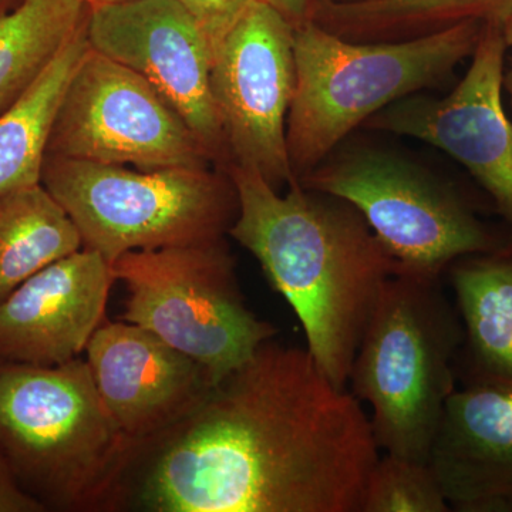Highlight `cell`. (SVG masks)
Segmentation results:
<instances>
[{
    "label": "cell",
    "mask_w": 512,
    "mask_h": 512,
    "mask_svg": "<svg viewBox=\"0 0 512 512\" xmlns=\"http://www.w3.org/2000/svg\"><path fill=\"white\" fill-rule=\"evenodd\" d=\"M379 457L355 394L308 349L271 339L134 444L111 512H359Z\"/></svg>",
    "instance_id": "cell-1"
},
{
    "label": "cell",
    "mask_w": 512,
    "mask_h": 512,
    "mask_svg": "<svg viewBox=\"0 0 512 512\" xmlns=\"http://www.w3.org/2000/svg\"><path fill=\"white\" fill-rule=\"evenodd\" d=\"M238 197L228 237L255 256L305 332L306 349L336 386L348 387L360 339L396 262L348 201L303 187L275 190L261 174L224 167Z\"/></svg>",
    "instance_id": "cell-2"
},
{
    "label": "cell",
    "mask_w": 512,
    "mask_h": 512,
    "mask_svg": "<svg viewBox=\"0 0 512 512\" xmlns=\"http://www.w3.org/2000/svg\"><path fill=\"white\" fill-rule=\"evenodd\" d=\"M133 446L83 357L59 366L0 360V454L46 512H110Z\"/></svg>",
    "instance_id": "cell-3"
},
{
    "label": "cell",
    "mask_w": 512,
    "mask_h": 512,
    "mask_svg": "<svg viewBox=\"0 0 512 512\" xmlns=\"http://www.w3.org/2000/svg\"><path fill=\"white\" fill-rule=\"evenodd\" d=\"M483 22L403 42L343 39L312 19L295 26L296 87L286 146L301 180L390 104L439 86L476 50Z\"/></svg>",
    "instance_id": "cell-4"
},
{
    "label": "cell",
    "mask_w": 512,
    "mask_h": 512,
    "mask_svg": "<svg viewBox=\"0 0 512 512\" xmlns=\"http://www.w3.org/2000/svg\"><path fill=\"white\" fill-rule=\"evenodd\" d=\"M464 330L441 278L397 272L356 350L348 383L369 407L377 447L429 463L444 407L457 389Z\"/></svg>",
    "instance_id": "cell-5"
},
{
    "label": "cell",
    "mask_w": 512,
    "mask_h": 512,
    "mask_svg": "<svg viewBox=\"0 0 512 512\" xmlns=\"http://www.w3.org/2000/svg\"><path fill=\"white\" fill-rule=\"evenodd\" d=\"M42 183L83 239L109 264L134 251L227 238L238 214L224 168L144 171L124 165L46 156Z\"/></svg>",
    "instance_id": "cell-6"
},
{
    "label": "cell",
    "mask_w": 512,
    "mask_h": 512,
    "mask_svg": "<svg viewBox=\"0 0 512 512\" xmlns=\"http://www.w3.org/2000/svg\"><path fill=\"white\" fill-rule=\"evenodd\" d=\"M111 271L127 289L120 320L156 333L204 366L214 383L278 333L249 311L227 238L128 252Z\"/></svg>",
    "instance_id": "cell-7"
},
{
    "label": "cell",
    "mask_w": 512,
    "mask_h": 512,
    "mask_svg": "<svg viewBox=\"0 0 512 512\" xmlns=\"http://www.w3.org/2000/svg\"><path fill=\"white\" fill-rule=\"evenodd\" d=\"M298 181L352 204L402 274L443 278L458 259L507 245L451 185L390 151L340 144Z\"/></svg>",
    "instance_id": "cell-8"
},
{
    "label": "cell",
    "mask_w": 512,
    "mask_h": 512,
    "mask_svg": "<svg viewBox=\"0 0 512 512\" xmlns=\"http://www.w3.org/2000/svg\"><path fill=\"white\" fill-rule=\"evenodd\" d=\"M47 156L144 171L214 165L144 77L92 47L67 84Z\"/></svg>",
    "instance_id": "cell-9"
},
{
    "label": "cell",
    "mask_w": 512,
    "mask_h": 512,
    "mask_svg": "<svg viewBox=\"0 0 512 512\" xmlns=\"http://www.w3.org/2000/svg\"><path fill=\"white\" fill-rule=\"evenodd\" d=\"M293 32L278 10L251 0L211 64L212 99L229 164L255 170L278 191L296 180L286 146L296 87Z\"/></svg>",
    "instance_id": "cell-10"
},
{
    "label": "cell",
    "mask_w": 512,
    "mask_h": 512,
    "mask_svg": "<svg viewBox=\"0 0 512 512\" xmlns=\"http://www.w3.org/2000/svg\"><path fill=\"white\" fill-rule=\"evenodd\" d=\"M86 35L101 55L140 74L181 117L215 167H227V140L211 93L212 50L177 0L87 6Z\"/></svg>",
    "instance_id": "cell-11"
},
{
    "label": "cell",
    "mask_w": 512,
    "mask_h": 512,
    "mask_svg": "<svg viewBox=\"0 0 512 512\" xmlns=\"http://www.w3.org/2000/svg\"><path fill=\"white\" fill-rule=\"evenodd\" d=\"M503 25L484 23L470 67L453 92H423L390 104L366 127L413 137L463 164L512 231V120L503 106Z\"/></svg>",
    "instance_id": "cell-12"
},
{
    "label": "cell",
    "mask_w": 512,
    "mask_h": 512,
    "mask_svg": "<svg viewBox=\"0 0 512 512\" xmlns=\"http://www.w3.org/2000/svg\"><path fill=\"white\" fill-rule=\"evenodd\" d=\"M84 353L101 400L133 444L184 419L215 384L200 363L124 320H106Z\"/></svg>",
    "instance_id": "cell-13"
},
{
    "label": "cell",
    "mask_w": 512,
    "mask_h": 512,
    "mask_svg": "<svg viewBox=\"0 0 512 512\" xmlns=\"http://www.w3.org/2000/svg\"><path fill=\"white\" fill-rule=\"evenodd\" d=\"M111 264L83 248L30 276L0 305V360L59 366L106 322Z\"/></svg>",
    "instance_id": "cell-14"
},
{
    "label": "cell",
    "mask_w": 512,
    "mask_h": 512,
    "mask_svg": "<svg viewBox=\"0 0 512 512\" xmlns=\"http://www.w3.org/2000/svg\"><path fill=\"white\" fill-rule=\"evenodd\" d=\"M429 464L451 511L512 504V387L468 383L444 407Z\"/></svg>",
    "instance_id": "cell-15"
},
{
    "label": "cell",
    "mask_w": 512,
    "mask_h": 512,
    "mask_svg": "<svg viewBox=\"0 0 512 512\" xmlns=\"http://www.w3.org/2000/svg\"><path fill=\"white\" fill-rule=\"evenodd\" d=\"M446 274L464 330L457 377L512 387V244L464 256Z\"/></svg>",
    "instance_id": "cell-16"
},
{
    "label": "cell",
    "mask_w": 512,
    "mask_h": 512,
    "mask_svg": "<svg viewBox=\"0 0 512 512\" xmlns=\"http://www.w3.org/2000/svg\"><path fill=\"white\" fill-rule=\"evenodd\" d=\"M512 0H313L309 19L352 42H403L468 20L505 25Z\"/></svg>",
    "instance_id": "cell-17"
},
{
    "label": "cell",
    "mask_w": 512,
    "mask_h": 512,
    "mask_svg": "<svg viewBox=\"0 0 512 512\" xmlns=\"http://www.w3.org/2000/svg\"><path fill=\"white\" fill-rule=\"evenodd\" d=\"M89 47L84 25L28 92L0 113V195L42 181L60 101Z\"/></svg>",
    "instance_id": "cell-18"
},
{
    "label": "cell",
    "mask_w": 512,
    "mask_h": 512,
    "mask_svg": "<svg viewBox=\"0 0 512 512\" xmlns=\"http://www.w3.org/2000/svg\"><path fill=\"white\" fill-rule=\"evenodd\" d=\"M80 249L79 229L42 183L0 195V305L30 276Z\"/></svg>",
    "instance_id": "cell-19"
},
{
    "label": "cell",
    "mask_w": 512,
    "mask_h": 512,
    "mask_svg": "<svg viewBox=\"0 0 512 512\" xmlns=\"http://www.w3.org/2000/svg\"><path fill=\"white\" fill-rule=\"evenodd\" d=\"M80 0H22L0 16V113L40 79L86 25Z\"/></svg>",
    "instance_id": "cell-20"
},
{
    "label": "cell",
    "mask_w": 512,
    "mask_h": 512,
    "mask_svg": "<svg viewBox=\"0 0 512 512\" xmlns=\"http://www.w3.org/2000/svg\"><path fill=\"white\" fill-rule=\"evenodd\" d=\"M446 495L426 461L384 453L370 470L359 512H448Z\"/></svg>",
    "instance_id": "cell-21"
},
{
    "label": "cell",
    "mask_w": 512,
    "mask_h": 512,
    "mask_svg": "<svg viewBox=\"0 0 512 512\" xmlns=\"http://www.w3.org/2000/svg\"><path fill=\"white\" fill-rule=\"evenodd\" d=\"M207 37L212 56L251 0H177Z\"/></svg>",
    "instance_id": "cell-22"
},
{
    "label": "cell",
    "mask_w": 512,
    "mask_h": 512,
    "mask_svg": "<svg viewBox=\"0 0 512 512\" xmlns=\"http://www.w3.org/2000/svg\"><path fill=\"white\" fill-rule=\"evenodd\" d=\"M0 512H46L16 483L12 471L0 454Z\"/></svg>",
    "instance_id": "cell-23"
},
{
    "label": "cell",
    "mask_w": 512,
    "mask_h": 512,
    "mask_svg": "<svg viewBox=\"0 0 512 512\" xmlns=\"http://www.w3.org/2000/svg\"><path fill=\"white\" fill-rule=\"evenodd\" d=\"M262 2L278 10L293 26L301 25L309 19L313 5V0H262Z\"/></svg>",
    "instance_id": "cell-24"
},
{
    "label": "cell",
    "mask_w": 512,
    "mask_h": 512,
    "mask_svg": "<svg viewBox=\"0 0 512 512\" xmlns=\"http://www.w3.org/2000/svg\"><path fill=\"white\" fill-rule=\"evenodd\" d=\"M503 87L505 90H507L508 96H510L512 109V55L510 59V64H508V69L504 70Z\"/></svg>",
    "instance_id": "cell-25"
},
{
    "label": "cell",
    "mask_w": 512,
    "mask_h": 512,
    "mask_svg": "<svg viewBox=\"0 0 512 512\" xmlns=\"http://www.w3.org/2000/svg\"><path fill=\"white\" fill-rule=\"evenodd\" d=\"M86 6L119 5V3L133 2V0H80Z\"/></svg>",
    "instance_id": "cell-26"
},
{
    "label": "cell",
    "mask_w": 512,
    "mask_h": 512,
    "mask_svg": "<svg viewBox=\"0 0 512 512\" xmlns=\"http://www.w3.org/2000/svg\"><path fill=\"white\" fill-rule=\"evenodd\" d=\"M20 2H22V0H0V16H3L5 13L10 12V10L15 9Z\"/></svg>",
    "instance_id": "cell-27"
},
{
    "label": "cell",
    "mask_w": 512,
    "mask_h": 512,
    "mask_svg": "<svg viewBox=\"0 0 512 512\" xmlns=\"http://www.w3.org/2000/svg\"><path fill=\"white\" fill-rule=\"evenodd\" d=\"M503 33L508 49H510V47L512 49V13L510 18H508L507 22H505V25L503 26Z\"/></svg>",
    "instance_id": "cell-28"
},
{
    "label": "cell",
    "mask_w": 512,
    "mask_h": 512,
    "mask_svg": "<svg viewBox=\"0 0 512 512\" xmlns=\"http://www.w3.org/2000/svg\"><path fill=\"white\" fill-rule=\"evenodd\" d=\"M508 511L512 512V504L510 505V508H508Z\"/></svg>",
    "instance_id": "cell-29"
}]
</instances>
